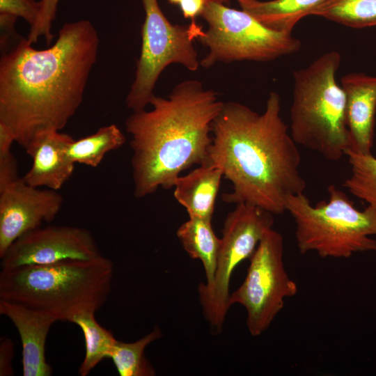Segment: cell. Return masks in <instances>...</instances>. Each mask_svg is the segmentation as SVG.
Masks as SVG:
<instances>
[{"instance_id":"cell-30","label":"cell","mask_w":376,"mask_h":376,"mask_svg":"<svg viewBox=\"0 0 376 376\" xmlns=\"http://www.w3.org/2000/svg\"><path fill=\"white\" fill-rule=\"evenodd\" d=\"M230 0H207V1H214V2H217V3H223V4H225L226 3H229ZM239 3L244 1H246V0H236Z\"/></svg>"},{"instance_id":"cell-23","label":"cell","mask_w":376,"mask_h":376,"mask_svg":"<svg viewBox=\"0 0 376 376\" xmlns=\"http://www.w3.org/2000/svg\"><path fill=\"white\" fill-rule=\"evenodd\" d=\"M345 155L348 157L352 173L343 186L376 210V158L371 153L362 154L350 148Z\"/></svg>"},{"instance_id":"cell-18","label":"cell","mask_w":376,"mask_h":376,"mask_svg":"<svg viewBox=\"0 0 376 376\" xmlns=\"http://www.w3.org/2000/svg\"><path fill=\"white\" fill-rule=\"evenodd\" d=\"M212 219L189 217L176 232L183 249L194 259L201 261L206 283H212L216 272L221 239L215 235Z\"/></svg>"},{"instance_id":"cell-26","label":"cell","mask_w":376,"mask_h":376,"mask_svg":"<svg viewBox=\"0 0 376 376\" xmlns=\"http://www.w3.org/2000/svg\"><path fill=\"white\" fill-rule=\"evenodd\" d=\"M19 178L17 159L11 152V147H0V189Z\"/></svg>"},{"instance_id":"cell-17","label":"cell","mask_w":376,"mask_h":376,"mask_svg":"<svg viewBox=\"0 0 376 376\" xmlns=\"http://www.w3.org/2000/svg\"><path fill=\"white\" fill-rule=\"evenodd\" d=\"M327 0H246L240 3L247 12L265 26L279 31L292 33L297 23Z\"/></svg>"},{"instance_id":"cell-19","label":"cell","mask_w":376,"mask_h":376,"mask_svg":"<svg viewBox=\"0 0 376 376\" xmlns=\"http://www.w3.org/2000/svg\"><path fill=\"white\" fill-rule=\"evenodd\" d=\"M126 139L115 124L100 127L95 133L75 140L70 144L68 152L75 164L97 167L106 154L119 149Z\"/></svg>"},{"instance_id":"cell-6","label":"cell","mask_w":376,"mask_h":376,"mask_svg":"<svg viewBox=\"0 0 376 376\" xmlns=\"http://www.w3.org/2000/svg\"><path fill=\"white\" fill-rule=\"evenodd\" d=\"M329 199L313 205L300 193L288 197L286 211L293 218L300 253L315 252L321 258H348L359 252H376V210L356 209L335 185L328 187Z\"/></svg>"},{"instance_id":"cell-20","label":"cell","mask_w":376,"mask_h":376,"mask_svg":"<svg viewBox=\"0 0 376 376\" xmlns=\"http://www.w3.org/2000/svg\"><path fill=\"white\" fill-rule=\"evenodd\" d=\"M70 322L77 324L84 334L86 352L79 368V374L87 376L100 362L110 358L118 340L109 330L96 321L94 313L84 312L77 314Z\"/></svg>"},{"instance_id":"cell-14","label":"cell","mask_w":376,"mask_h":376,"mask_svg":"<svg viewBox=\"0 0 376 376\" xmlns=\"http://www.w3.org/2000/svg\"><path fill=\"white\" fill-rule=\"evenodd\" d=\"M340 86L345 95L350 149L362 154L371 153L376 112V76L347 74L342 77Z\"/></svg>"},{"instance_id":"cell-8","label":"cell","mask_w":376,"mask_h":376,"mask_svg":"<svg viewBox=\"0 0 376 376\" xmlns=\"http://www.w3.org/2000/svg\"><path fill=\"white\" fill-rule=\"evenodd\" d=\"M145 19L141 28V48L136 62L134 79L125 99L132 111L146 109L158 78L169 65L178 63L190 71L200 65L194 45L203 33L195 21L189 25L171 23L162 13L157 0H141Z\"/></svg>"},{"instance_id":"cell-22","label":"cell","mask_w":376,"mask_h":376,"mask_svg":"<svg viewBox=\"0 0 376 376\" xmlns=\"http://www.w3.org/2000/svg\"><path fill=\"white\" fill-rule=\"evenodd\" d=\"M312 15L354 29L376 26V0H327Z\"/></svg>"},{"instance_id":"cell-11","label":"cell","mask_w":376,"mask_h":376,"mask_svg":"<svg viewBox=\"0 0 376 376\" xmlns=\"http://www.w3.org/2000/svg\"><path fill=\"white\" fill-rule=\"evenodd\" d=\"M103 256L88 230L71 226H39L13 242L1 257V269L48 265Z\"/></svg>"},{"instance_id":"cell-10","label":"cell","mask_w":376,"mask_h":376,"mask_svg":"<svg viewBox=\"0 0 376 376\" xmlns=\"http://www.w3.org/2000/svg\"><path fill=\"white\" fill-rule=\"evenodd\" d=\"M283 252L281 234L270 229L250 257L244 281L230 294V305L245 308L246 326L253 336L265 331L283 308L285 299L297 293V285L285 268Z\"/></svg>"},{"instance_id":"cell-7","label":"cell","mask_w":376,"mask_h":376,"mask_svg":"<svg viewBox=\"0 0 376 376\" xmlns=\"http://www.w3.org/2000/svg\"><path fill=\"white\" fill-rule=\"evenodd\" d=\"M201 16L207 24L198 38L208 49L200 61L205 68L217 63L272 61L301 48L291 33L270 29L243 10L208 1Z\"/></svg>"},{"instance_id":"cell-16","label":"cell","mask_w":376,"mask_h":376,"mask_svg":"<svg viewBox=\"0 0 376 376\" xmlns=\"http://www.w3.org/2000/svg\"><path fill=\"white\" fill-rule=\"evenodd\" d=\"M224 177L221 169L205 159L199 166L175 181L173 195L189 217L212 219Z\"/></svg>"},{"instance_id":"cell-2","label":"cell","mask_w":376,"mask_h":376,"mask_svg":"<svg viewBox=\"0 0 376 376\" xmlns=\"http://www.w3.org/2000/svg\"><path fill=\"white\" fill-rule=\"evenodd\" d=\"M212 136L206 159L218 165L233 185V191L223 195L225 202L247 203L280 214L289 196L304 193L300 155L281 116L277 93H269L262 113L224 102Z\"/></svg>"},{"instance_id":"cell-13","label":"cell","mask_w":376,"mask_h":376,"mask_svg":"<svg viewBox=\"0 0 376 376\" xmlns=\"http://www.w3.org/2000/svg\"><path fill=\"white\" fill-rule=\"evenodd\" d=\"M74 139L52 130L38 136L24 150L32 158L31 169L22 177L28 185L58 191L71 178L75 163L68 148Z\"/></svg>"},{"instance_id":"cell-4","label":"cell","mask_w":376,"mask_h":376,"mask_svg":"<svg viewBox=\"0 0 376 376\" xmlns=\"http://www.w3.org/2000/svg\"><path fill=\"white\" fill-rule=\"evenodd\" d=\"M112 262L102 256L48 265L1 269L0 299L15 303L56 322L84 312L95 313L109 298Z\"/></svg>"},{"instance_id":"cell-9","label":"cell","mask_w":376,"mask_h":376,"mask_svg":"<svg viewBox=\"0 0 376 376\" xmlns=\"http://www.w3.org/2000/svg\"><path fill=\"white\" fill-rule=\"evenodd\" d=\"M274 215L259 206L240 203L226 216L214 280L198 287L204 316L217 332L221 331L231 306L232 274L241 262L250 258L263 236L273 228Z\"/></svg>"},{"instance_id":"cell-12","label":"cell","mask_w":376,"mask_h":376,"mask_svg":"<svg viewBox=\"0 0 376 376\" xmlns=\"http://www.w3.org/2000/svg\"><path fill=\"white\" fill-rule=\"evenodd\" d=\"M62 195L26 184L20 177L0 189V258L26 233L50 223L60 212Z\"/></svg>"},{"instance_id":"cell-3","label":"cell","mask_w":376,"mask_h":376,"mask_svg":"<svg viewBox=\"0 0 376 376\" xmlns=\"http://www.w3.org/2000/svg\"><path fill=\"white\" fill-rule=\"evenodd\" d=\"M224 104L199 81L185 80L166 97L155 95L150 110L133 111L127 118L135 198L173 188L182 171L206 159L212 123Z\"/></svg>"},{"instance_id":"cell-28","label":"cell","mask_w":376,"mask_h":376,"mask_svg":"<svg viewBox=\"0 0 376 376\" xmlns=\"http://www.w3.org/2000/svg\"><path fill=\"white\" fill-rule=\"evenodd\" d=\"M15 354L13 341L8 337L3 336L0 340V375L13 376L15 375L13 367V359Z\"/></svg>"},{"instance_id":"cell-24","label":"cell","mask_w":376,"mask_h":376,"mask_svg":"<svg viewBox=\"0 0 376 376\" xmlns=\"http://www.w3.org/2000/svg\"><path fill=\"white\" fill-rule=\"evenodd\" d=\"M60 0H40V10L34 24L30 28L27 39L31 44L37 42L43 37L47 45L52 42L54 36L51 32L58 5Z\"/></svg>"},{"instance_id":"cell-15","label":"cell","mask_w":376,"mask_h":376,"mask_svg":"<svg viewBox=\"0 0 376 376\" xmlns=\"http://www.w3.org/2000/svg\"><path fill=\"white\" fill-rule=\"evenodd\" d=\"M0 313L11 320L20 337L23 375H52L53 370L45 357V343L56 321L19 304L1 299Z\"/></svg>"},{"instance_id":"cell-1","label":"cell","mask_w":376,"mask_h":376,"mask_svg":"<svg viewBox=\"0 0 376 376\" xmlns=\"http://www.w3.org/2000/svg\"><path fill=\"white\" fill-rule=\"evenodd\" d=\"M100 46L88 19L65 22L49 47L27 38L1 54L0 122L24 150L40 134L62 130L80 107Z\"/></svg>"},{"instance_id":"cell-21","label":"cell","mask_w":376,"mask_h":376,"mask_svg":"<svg viewBox=\"0 0 376 376\" xmlns=\"http://www.w3.org/2000/svg\"><path fill=\"white\" fill-rule=\"evenodd\" d=\"M162 336L161 329L155 326L151 332L132 342L117 340L110 354L120 376H153L155 370L145 356V349Z\"/></svg>"},{"instance_id":"cell-25","label":"cell","mask_w":376,"mask_h":376,"mask_svg":"<svg viewBox=\"0 0 376 376\" xmlns=\"http://www.w3.org/2000/svg\"><path fill=\"white\" fill-rule=\"evenodd\" d=\"M40 10V1L36 0H0V13L21 17L30 26L34 24Z\"/></svg>"},{"instance_id":"cell-27","label":"cell","mask_w":376,"mask_h":376,"mask_svg":"<svg viewBox=\"0 0 376 376\" xmlns=\"http://www.w3.org/2000/svg\"><path fill=\"white\" fill-rule=\"evenodd\" d=\"M17 18L13 15L0 13L1 49L3 52L8 50L9 46L14 45L13 40L17 42L22 38L18 36L15 30Z\"/></svg>"},{"instance_id":"cell-5","label":"cell","mask_w":376,"mask_h":376,"mask_svg":"<svg viewBox=\"0 0 376 376\" xmlns=\"http://www.w3.org/2000/svg\"><path fill=\"white\" fill-rule=\"evenodd\" d=\"M340 61V54L331 51L293 73L290 135L329 161L339 160L351 146L345 95L336 79Z\"/></svg>"},{"instance_id":"cell-29","label":"cell","mask_w":376,"mask_h":376,"mask_svg":"<svg viewBox=\"0 0 376 376\" xmlns=\"http://www.w3.org/2000/svg\"><path fill=\"white\" fill-rule=\"evenodd\" d=\"M170 3L177 4L180 6L183 16L191 21L201 15L206 3L207 0H167Z\"/></svg>"}]
</instances>
